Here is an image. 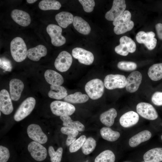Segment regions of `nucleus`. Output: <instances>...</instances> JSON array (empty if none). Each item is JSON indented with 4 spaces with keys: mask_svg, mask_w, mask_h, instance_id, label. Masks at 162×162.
Returning a JSON list of instances; mask_svg holds the SVG:
<instances>
[{
    "mask_svg": "<svg viewBox=\"0 0 162 162\" xmlns=\"http://www.w3.org/2000/svg\"><path fill=\"white\" fill-rule=\"evenodd\" d=\"M10 51L14 60L17 62L24 60L27 56V48L23 40L20 37L14 38L10 43Z\"/></svg>",
    "mask_w": 162,
    "mask_h": 162,
    "instance_id": "1",
    "label": "nucleus"
},
{
    "mask_svg": "<svg viewBox=\"0 0 162 162\" xmlns=\"http://www.w3.org/2000/svg\"><path fill=\"white\" fill-rule=\"evenodd\" d=\"M85 88L89 98L95 100L100 98L102 96L104 91V86L101 80L94 79L87 82Z\"/></svg>",
    "mask_w": 162,
    "mask_h": 162,
    "instance_id": "2",
    "label": "nucleus"
},
{
    "mask_svg": "<svg viewBox=\"0 0 162 162\" xmlns=\"http://www.w3.org/2000/svg\"><path fill=\"white\" fill-rule=\"evenodd\" d=\"M36 100L33 97H29L24 100L16 112L14 116V120L20 121L29 115L34 109Z\"/></svg>",
    "mask_w": 162,
    "mask_h": 162,
    "instance_id": "3",
    "label": "nucleus"
},
{
    "mask_svg": "<svg viewBox=\"0 0 162 162\" xmlns=\"http://www.w3.org/2000/svg\"><path fill=\"white\" fill-rule=\"evenodd\" d=\"M51 110L53 114L57 116H70L75 111V106L71 104L59 100H55L50 104Z\"/></svg>",
    "mask_w": 162,
    "mask_h": 162,
    "instance_id": "4",
    "label": "nucleus"
},
{
    "mask_svg": "<svg viewBox=\"0 0 162 162\" xmlns=\"http://www.w3.org/2000/svg\"><path fill=\"white\" fill-rule=\"evenodd\" d=\"M126 78L124 75L118 74H110L105 77L104 84L108 89L112 90L117 88H122L125 87Z\"/></svg>",
    "mask_w": 162,
    "mask_h": 162,
    "instance_id": "5",
    "label": "nucleus"
},
{
    "mask_svg": "<svg viewBox=\"0 0 162 162\" xmlns=\"http://www.w3.org/2000/svg\"><path fill=\"white\" fill-rule=\"evenodd\" d=\"M46 30L51 38V43L53 45L59 46L65 43L66 40L62 34V29L60 26L54 24H50L46 27Z\"/></svg>",
    "mask_w": 162,
    "mask_h": 162,
    "instance_id": "6",
    "label": "nucleus"
},
{
    "mask_svg": "<svg viewBox=\"0 0 162 162\" xmlns=\"http://www.w3.org/2000/svg\"><path fill=\"white\" fill-rule=\"evenodd\" d=\"M137 113L143 118L149 120L156 119L158 116V113L151 104L146 102H140L136 106Z\"/></svg>",
    "mask_w": 162,
    "mask_h": 162,
    "instance_id": "7",
    "label": "nucleus"
},
{
    "mask_svg": "<svg viewBox=\"0 0 162 162\" xmlns=\"http://www.w3.org/2000/svg\"><path fill=\"white\" fill-rule=\"evenodd\" d=\"M28 149L32 157L37 161H42L47 157L46 148L41 144L35 141H32L28 144Z\"/></svg>",
    "mask_w": 162,
    "mask_h": 162,
    "instance_id": "8",
    "label": "nucleus"
},
{
    "mask_svg": "<svg viewBox=\"0 0 162 162\" xmlns=\"http://www.w3.org/2000/svg\"><path fill=\"white\" fill-rule=\"evenodd\" d=\"M72 62V58L68 52L64 51L59 54L56 59L54 65L59 71L64 72L70 67Z\"/></svg>",
    "mask_w": 162,
    "mask_h": 162,
    "instance_id": "9",
    "label": "nucleus"
},
{
    "mask_svg": "<svg viewBox=\"0 0 162 162\" xmlns=\"http://www.w3.org/2000/svg\"><path fill=\"white\" fill-rule=\"evenodd\" d=\"M27 133L29 137L34 141L41 144L46 143L48 140L47 136L37 124H31L28 126Z\"/></svg>",
    "mask_w": 162,
    "mask_h": 162,
    "instance_id": "10",
    "label": "nucleus"
},
{
    "mask_svg": "<svg viewBox=\"0 0 162 162\" xmlns=\"http://www.w3.org/2000/svg\"><path fill=\"white\" fill-rule=\"evenodd\" d=\"M126 8L125 0H113L111 8L105 14L106 19L108 20L114 21L123 13Z\"/></svg>",
    "mask_w": 162,
    "mask_h": 162,
    "instance_id": "11",
    "label": "nucleus"
},
{
    "mask_svg": "<svg viewBox=\"0 0 162 162\" xmlns=\"http://www.w3.org/2000/svg\"><path fill=\"white\" fill-rule=\"evenodd\" d=\"M72 55L80 63L85 65L91 64L94 60V55L92 52L81 48L76 47L73 49Z\"/></svg>",
    "mask_w": 162,
    "mask_h": 162,
    "instance_id": "12",
    "label": "nucleus"
},
{
    "mask_svg": "<svg viewBox=\"0 0 162 162\" xmlns=\"http://www.w3.org/2000/svg\"><path fill=\"white\" fill-rule=\"evenodd\" d=\"M142 78V75L139 71L132 72L126 78L125 88L127 91L134 93L137 91L141 83Z\"/></svg>",
    "mask_w": 162,
    "mask_h": 162,
    "instance_id": "13",
    "label": "nucleus"
},
{
    "mask_svg": "<svg viewBox=\"0 0 162 162\" xmlns=\"http://www.w3.org/2000/svg\"><path fill=\"white\" fill-rule=\"evenodd\" d=\"M10 96L8 92L3 89L0 92V110L5 115L10 114L13 110V107Z\"/></svg>",
    "mask_w": 162,
    "mask_h": 162,
    "instance_id": "14",
    "label": "nucleus"
},
{
    "mask_svg": "<svg viewBox=\"0 0 162 162\" xmlns=\"http://www.w3.org/2000/svg\"><path fill=\"white\" fill-rule=\"evenodd\" d=\"M24 88L22 82L17 79H13L9 83L10 93L12 100L16 101L20 99Z\"/></svg>",
    "mask_w": 162,
    "mask_h": 162,
    "instance_id": "15",
    "label": "nucleus"
},
{
    "mask_svg": "<svg viewBox=\"0 0 162 162\" xmlns=\"http://www.w3.org/2000/svg\"><path fill=\"white\" fill-rule=\"evenodd\" d=\"M11 16L16 23L23 27L28 26L31 22L29 14L23 10L14 9L11 12Z\"/></svg>",
    "mask_w": 162,
    "mask_h": 162,
    "instance_id": "16",
    "label": "nucleus"
},
{
    "mask_svg": "<svg viewBox=\"0 0 162 162\" xmlns=\"http://www.w3.org/2000/svg\"><path fill=\"white\" fill-rule=\"evenodd\" d=\"M139 116L136 112L130 111L127 112L120 117L119 122L123 127L128 128L133 126L137 123Z\"/></svg>",
    "mask_w": 162,
    "mask_h": 162,
    "instance_id": "17",
    "label": "nucleus"
},
{
    "mask_svg": "<svg viewBox=\"0 0 162 162\" xmlns=\"http://www.w3.org/2000/svg\"><path fill=\"white\" fill-rule=\"evenodd\" d=\"M152 134L149 130H142L131 137L129 140V145L132 147L137 146L141 143L146 141L150 139Z\"/></svg>",
    "mask_w": 162,
    "mask_h": 162,
    "instance_id": "18",
    "label": "nucleus"
},
{
    "mask_svg": "<svg viewBox=\"0 0 162 162\" xmlns=\"http://www.w3.org/2000/svg\"><path fill=\"white\" fill-rule=\"evenodd\" d=\"M47 53L46 47L43 45L40 44L28 49L27 51V56L32 60L38 61L42 57L46 56Z\"/></svg>",
    "mask_w": 162,
    "mask_h": 162,
    "instance_id": "19",
    "label": "nucleus"
},
{
    "mask_svg": "<svg viewBox=\"0 0 162 162\" xmlns=\"http://www.w3.org/2000/svg\"><path fill=\"white\" fill-rule=\"evenodd\" d=\"M44 76L46 81L51 85L61 86L64 81L63 77L60 74L52 70H46Z\"/></svg>",
    "mask_w": 162,
    "mask_h": 162,
    "instance_id": "20",
    "label": "nucleus"
},
{
    "mask_svg": "<svg viewBox=\"0 0 162 162\" xmlns=\"http://www.w3.org/2000/svg\"><path fill=\"white\" fill-rule=\"evenodd\" d=\"M143 158L145 162L162 161V148H156L148 150L144 154Z\"/></svg>",
    "mask_w": 162,
    "mask_h": 162,
    "instance_id": "21",
    "label": "nucleus"
},
{
    "mask_svg": "<svg viewBox=\"0 0 162 162\" xmlns=\"http://www.w3.org/2000/svg\"><path fill=\"white\" fill-rule=\"evenodd\" d=\"M73 24L75 28L82 34H88L91 31V28L88 23L80 17L75 16Z\"/></svg>",
    "mask_w": 162,
    "mask_h": 162,
    "instance_id": "22",
    "label": "nucleus"
},
{
    "mask_svg": "<svg viewBox=\"0 0 162 162\" xmlns=\"http://www.w3.org/2000/svg\"><path fill=\"white\" fill-rule=\"evenodd\" d=\"M117 113L115 109L111 108L102 113L100 116L101 122L107 127H110L114 123Z\"/></svg>",
    "mask_w": 162,
    "mask_h": 162,
    "instance_id": "23",
    "label": "nucleus"
},
{
    "mask_svg": "<svg viewBox=\"0 0 162 162\" xmlns=\"http://www.w3.org/2000/svg\"><path fill=\"white\" fill-rule=\"evenodd\" d=\"M55 18L60 27L65 28L73 23L74 17L71 13L67 11H62L57 14Z\"/></svg>",
    "mask_w": 162,
    "mask_h": 162,
    "instance_id": "24",
    "label": "nucleus"
},
{
    "mask_svg": "<svg viewBox=\"0 0 162 162\" xmlns=\"http://www.w3.org/2000/svg\"><path fill=\"white\" fill-rule=\"evenodd\" d=\"M60 118L63 122V125L64 127L70 128L80 131H82L85 130V127L82 124L78 121H73L68 116H60Z\"/></svg>",
    "mask_w": 162,
    "mask_h": 162,
    "instance_id": "25",
    "label": "nucleus"
},
{
    "mask_svg": "<svg viewBox=\"0 0 162 162\" xmlns=\"http://www.w3.org/2000/svg\"><path fill=\"white\" fill-rule=\"evenodd\" d=\"M50 88L48 95L51 98L61 100L67 96V90L63 86L51 85Z\"/></svg>",
    "mask_w": 162,
    "mask_h": 162,
    "instance_id": "26",
    "label": "nucleus"
},
{
    "mask_svg": "<svg viewBox=\"0 0 162 162\" xmlns=\"http://www.w3.org/2000/svg\"><path fill=\"white\" fill-rule=\"evenodd\" d=\"M100 133L102 138L110 142L117 140L120 136V134L118 131L113 130L109 127H103L100 130Z\"/></svg>",
    "mask_w": 162,
    "mask_h": 162,
    "instance_id": "27",
    "label": "nucleus"
},
{
    "mask_svg": "<svg viewBox=\"0 0 162 162\" xmlns=\"http://www.w3.org/2000/svg\"><path fill=\"white\" fill-rule=\"evenodd\" d=\"M88 99L87 95L82 94L80 92H77L67 95L64 100L65 102L70 103L80 104L87 102Z\"/></svg>",
    "mask_w": 162,
    "mask_h": 162,
    "instance_id": "28",
    "label": "nucleus"
},
{
    "mask_svg": "<svg viewBox=\"0 0 162 162\" xmlns=\"http://www.w3.org/2000/svg\"><path fill=\"white\" fill-rule=\"evenodd\" d=\"M148 74L153 81H157L162 79V63L153 64L149 68Z\"/></svg>",
    "mask_w": 162,
    "mask_h": 162,
    "instance_id": "29",
    "label": "nucleus"
},
{
    "mask_svg": "<svg viewBox=\"0 0 162 162\" xmlns=\"http://www.w3.org/2000/svg\"><path fill=\"white\" fill-rule=\"evenodd\" d=\"M39 8L42 10H59L61 7V3L57 1L54 0H43L38 4Z\"/></svg>",
    "mask_w": 162,
    "mask_h": 162,
    "instance_id": "30",
    "label": "nucleus"
},
{
    "mask_svg": "<svg viewBox=\"0 0 162 162\" xmlns=\"http://www.w3.org/2000/svg\"><path fill=\"white\" fill-rule=\"evenodd\" d=\"M116 159L115 155L111 150H104L95 158L94 162H115Z\"/></svg>",
    "mask_w": 162,
    "mask_h": 162,
    "instance_id": "31",
    "label": "nucleus"
},
{
    "mask_svg": "<svg viewBox=\"0 0 162 162\" xmlns=\"http://www.w3.org/2000/svg\"><path fill=\"white\" fill-rule=\"evenodd\" d=\"M60 130L62 134L68 136L66 141V144L67 146H70L76 140V137L79 134L78 131L65 127H62Z\"/></svg>",
    "mask_w": 162,
    "mask_h": 162,
    "instance_id": "32",
    "label": "nucleus"
},
{
    "mask_svg": "<svg viewBox=\"0 0 162 162\" xmlns=\"http://www.w3.org/2000/svg\"><path fill=\"white\" fill-rule=\"evenodd\" d=\"M96 146V140L92 137L86 139L82 147L83 153L86 155L89 154L94 150Z\"/></svg>",
    "mask_w": 162,
    "mask_h": 162,
    "instance_id": "33",
    "label": "nucleus"
},
{
    "mask_svg": "<svg viewBox=\"0 0 162 162\" xmlns=\"http://www.w3.org/2000/svg\"><path fill=\"white\" fill-rule=\"evenodd\" d=\"M63 149L62 147L55 151L53 147L50 146L48 148V153L51 162H61L62 157Z\"/></svg>",
    "mask_w": 162,
    "mask_h": 162,
    "instance_id": "34",
    "label": "nucleus"
},
{
    "mask_svg": "<svg viewBox=\"0 0 162 162\" xmlns=\"http://www.w3.org/2000/svg\"><path fill=\"white\" fill-rule=\"evenodd\" d=\"M120 44L126 48L129 52L133 53L136 50V46L134 41L130 38L124 36L120 38Z\"/></svg>",
    "mask_w": 162,
    "mask_h": 162,
    "instance_id": "35",
    "label": "nucleus"
},
{
    "mask_svg": "<svg viewBox=\"0 0 162 162\" xmlns=\"http://www.w3.org/2000/svg\"><path fill=\"white\" fill-rule=\"evenodd\" d=\"M155 36V33L152 32L146 33L144 31H141L137 34L136 39L138 43L144 44L149 41L151 39L154 38Z\"/></svg>",
    "mask_w": 162,
    "mask_h": 162,
    "instance_id": "36",
    "label": "nucleus"
},
{
    "mask_svg": "<svg viewBox=\"0 0 162 162\" xmlns=\"http://www.w3.org/2000/svg\"><path fill=\"white\" fill-rule=\"evenodd\" d=\"M131 14L128 10H125L118 18L113 21V24L115 26L123 25L131 21Z\"/></svg>",
    "mask_w": 162,
    "mask_h": 162,
    "instance_id": "37",
    "label": "nucleus"
},
{
    "mask_svg": "<svg viewBox=\"0 0 162 162\" xmlns=\"http://www.w3.org/2000/svg\"><path fill=\"white\" fill-rule=\"evenodd\" d=\"M86 139V136L84 135L80 136L70 145L69 148L70 152L73 153L78 150L82 147Z\"/></svg>",
    "mask_w": 162,
    "mask_h": 162,
    "instance_id": "38",
    "label": "nucleus"
},
{
    "mask_svg": "<svg viewBox=\"0 0 162 162\" xmlns=\"http://www.w3.org/2000/svg\"><path fill=\"white\" fill-rule=\"evenodd\" d=\"M134 25V22L131 20L123 25L115 26L114 31L117 34H122L131 30L133 28Z\"/></svg>",
    "mask_w": 162,
    "mask_h": 162,
    "instance_id": "39",
    "label": "nucleus"
},
{
    "mask_svg": "<svg viewBox=\"0 0 162 162\" xmlns=\"http://www.w3.org/2000/svg\"><path fill=\"white\" fill-rule=\"evenodd\" d=\"M117 67L120 70L130 71L135 70L137 68V65L135 62H132L121 61L118 63Z\"/></svg>",
    "mask_w": 162,
    "mask_h": 162,
    "instance_id": "40",
    "label": "nucleus"
},
{
    "mask_svg": "<svg viewBox=\"0 0 162 162\" xmlns=\"http://www.w3.org/2000/svg\"><path fill=\"white\" fill-rule=\"evenodd\" d=\"M79 1L83 6L84 10L88 13L92 12L94 9L95 3L93 0H79Z\"/></svg>",
    "mask_w": 162,
    "mask_h": 162,
    "instance_id": "41",
    "label": "nucleus"
},
{
    "mask_svg": "<svg viewBox=\"0 0 162 162\" xmlns=\"http://www.w3.org/2000/svg\"><path fill=\"white\" fill-rule=\"evenodd\" d=\"M10 157L8 149L5 147L0 146V162H7Z\"/></svg>",
    "mask_w": 162,
    "mask_h": 162,
    "instance_id": "42",
    "label": "nucleus"
},
{
    "mask_svg": "<svg viewBox=\"0 0 162 162\" xmlns=\"http://www.w3.org/2000/svg\"><path fill=\"white\" fill-rule=\"evenodd\" d=\"M152 101L155 105L162 106V92H156L152 95Z\"/></svg>",
    "mask_w": 162,
    "mask_h": 162,
    "instance_id": "43",
    "label": "nucleus"
},
{
    "mask_svg": "<svg viewBox=\"0 0 162 162\" xmlns=\"http://www.w3.org/2000/svg\"><path fill=\"white\" fill-rule=\"evenodd\" d=\"M115 50L117 54L123 56H127L129 52L128 49L121 44L115 47Z\"/></svg>",
    "mask_w": 162,
    "mask_h": 162,
    "instance_id": "44",
    "label": "nucleus"
},
{
    "mask_svg": "<svg viewBox=\"0 0 162 162\" xmlns=\"http://www.w3.org/2000/svg\"><path fill=\"white\" fill-rule=\"evenodd\" d=\"M157 40L154 38L151 39L149 41L144 44L147 48L149 50L154 49L156 46Z\"/></svg>",
    "mask_w": 162,
    "mask_h": 162,
    "instance_id": "45",
    "label": "nucleus"
},
{
    "mask_svg": "<svg viewBox=\"0 0 162 162\" xmlns=\"http://www.w3.org/2000/svg\"><path fill=\"white\" fill-rule=\"evenodd\" d=\"M155 28L158 38L162 40V24L160 23L157 24Z\"/></svg>",
    "mask_w": 162,
    "mask_h": 162,
    "instance_id": "46",
    "label": "nucleus"
},
{
    "mask_svg": "<svg viewBox=\"0 0 162 162\" xmlns=\"http://www.w3.org/2000/svg\"><path fill=\"white\" fill-rule=\"evenodd\" d=\"M0 66L1 67H3V68H6V67L7 68L9 67L11 68V64L10 61L4 58L0 59Z\"/></svg>",
    "mask_w": 162,
    "mask_h": 162,
    "instance_id": "47",
    "label": "nucleus"
},
{
    "mask_svg": "<svg viewBox=\"0 0 162 162\" xmlns=\"http://www.w3.org/2000/svg\"><path fill=\"white\" fill-rule=\"evenodd\" d=\"M26 2L29 4H32L33 3L36 1H37V0H27Z\"/></svg>",
    "mask_w": 162,
    "mask_h": 162,
    "instance_id": "48",
    "label": "nucleus"
},
{
    "mask_svg": "<svg viewBox=\"0 0 162 162\" xmlns=\"http://www.w3.org/2000/svg\"><path fill=\"white\" fill-rule=\"evenodd\" d=\"M161 139L162 140V135H161Z\"/></svg>",
    "mask_w": 162,
    "mask_h": 162,
    "instance_id": "49",
    "label": "nucleus"
},
{
    "mask_svg": "<svg viewBox=\"0 0 162 162\" xmlns=\"http://www.w3.org/2000/svg\"><path fill=\"white\" fill-rule=\"evenodd\" d=\"M130 162V161H124V162Z\"/></svg>",
    "mask_w": 162,
    "mask_h": 162,
    "instance_id": "50",
    "label": "nucleus"
},
{
    "mask_svg": "<svg viewBox=\"0 0 162 162\" xmlns=\"http://www.w3.org/2000/svg\"><path fill=\"white\" fill-rule=\"evenodd\" d=\"M88 162L87 161H84V162Z\"/></svg>",
    "mask_w": 162,
    "mask_h": 162,
    "instance_id": "51",
    "label": "nucleus"
},
{
    "mask_svg": "<svg viewBox=\"0 0 162 162\" xmlns=\"http://www.w3.org/2000/svg\"><path fill=\"white\" fill-rule=\"evenodd\" d=\"M142 162H145V161H142Z\"/></svg>",
    "mask_w": 162,
    "mask_h": 162,
    "instance_id": "52",
    "label": "nucleus"
}]
</instances>
